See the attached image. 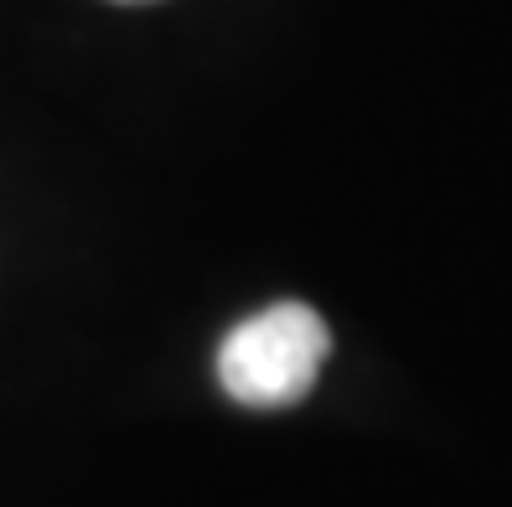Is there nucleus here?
I'll return each instance as SVG.
<instances>
[{"label":"nucleus","mask_w":512,"mask_h":507,"mask_svg":"<svg viewBox=\"0 0 512 507\" xmlns=\"http://www.w3.org/2000/svg\"><path fill=\"white\" fill-rule=\"evenodd\" d=\"M326 352H331L326 321L300 301H280L249 321H238L223 337L218 383L228 399L249 409H285L316 389Z\"/></svg>","instance_id":"nucleus-1"},{"label":"nucleus","mask_w":512,"mask_h":507,"mask_svg":"<svg viewBox=\"0 0 512 507\" xmlns=\"http://www.w3.org/2000/svg\"><path fill=\"white\" fill-rule=\"evenodd\" d=\"M114 6H150V0H114Z\"/></svg>","instance_id":"nucleus-2"}]
</instances>
